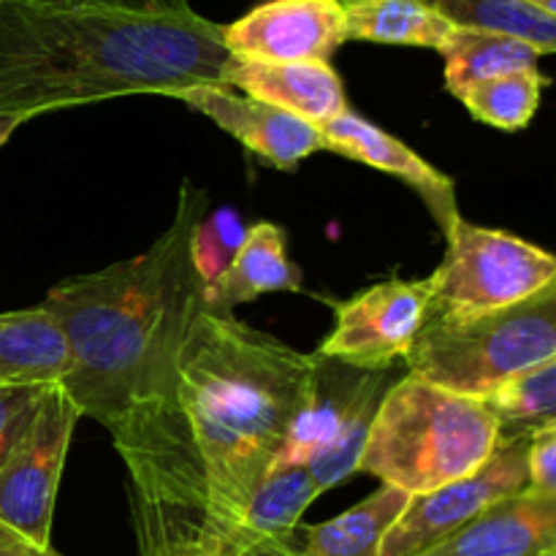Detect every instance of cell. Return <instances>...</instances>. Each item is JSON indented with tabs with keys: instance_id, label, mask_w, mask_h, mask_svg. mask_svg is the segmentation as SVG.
<instances>
[{
	"instance_id": "obj_22",
	"label": "cell",
	"mask_w": 556,
	"mask_h": 556,
	"mask_svg": "<svg viewBox=\"0 0 556 556\" xmlns=\"http://www.w3.org/2000/svg\"><path fill=\"white\" fill-rule=\"evenodd\" d=\"M391 383H394V380H391V369H386V372H362L356 396H353V405L351 410H348V416L342 418L340 429H337L334 438L307 462L309 476L315 478L320 492H329L331 486L348 481L353 472H358V459H362L364 445H367L375 413H378L380 400H383V394L389 391Z\"/></svg>"
},
{
	"instance_id": "obj_29",
	"label": "cell",
	"mask_w": 556,
	"mask_h": 556,
	"mask_svg": "<svg viewBox=\"0 0 556 556\" xmlns=\"http://www.w3.org/2000/svg\"><path fill=\"white\" fill-rule=\"evenodd\" d=\"M296 535L293 538H269V541H233L223 546L226 556H299L296 554Z\"/></svg>"
},
{
	"instance_id": "obj_18",
	"label": "cell",
	"mask_w": 556,
	"mask_h": 556,
	"mask_svg": "<svg viewBox=\"0 0 556 556\" xmlns=\"http://www.w3.org/2000/svg\"><path fill=\"white\" fill-rule=\"evenodd\" d=\"M410 494L394 486H380L345 514L304 527L296 543L299 556H378L380 543L405 510Z\"/></svg>"
},
{
	"instance_id": "obj_24",
	"label": "cell",
	"mask_w": 556,
	"mask_h": 556,
	"mask_svg": "<svg viewBox=\"0 0 556 556\" xmlns=\"http://www.w3.org/2000/svg\"><path fill=\"white\" fill-rule=\"evenodd\" d=\"M481 402L497 421L500 438H530L556 427V358L514 375Z\"/></svg>"
},
{
	"instance_id": "obj_20",
	"label": "cell",
	"mask_w": 556,
	"mask_h": 556,
	"mask_svg": "<svg viewBox=\"0 0 556 556\" xmlns=\"http://www.w3.org/2000/svg\"><path fill=\"white\" fill-rule=\"evenodd\" d=\"M348 41L443 49L454 33L427 0H340Z\"/></svg>"
},
{
	"instance_id": "obj_11",
	"label": "cell",
	"mask_w": 556,
	"mask_h": 556,
	"mask_svg": "<svg viewBox=\"0 0 556 556\" xmlns=\"http://www.w3.org/2000/svg\"><path fill=\"white\" fill-rule=\"evenodd\" d=\"M177 101L210 117L253 155L280 172H293L304 157L326 150L318 128L282 109L242 96L228 85H201L177 92Z\"/></svg>"
},
{
	"instance_id": "obj_30",
	"label": "cell",
	"mask_w": 556,
	"mask_h": 556,
	"mask_svg": "<svg viewBox=\"0 0 556 556\" xmlns=\"http://www.w3.org/2000/svg\"><path fill=\"white\" fill-rule=\"evenodd\" d=\"M0 556H63L52 546H36L27 538L16 535L14 530L0 525Z\"/></svg>"
},
{
	"instance_id": "obj_25",
	"label": "cell",
	"mask_w": 556,
	"mask_h": 556,
	"mask_svg": "<svg viewBox=\"0 0 556 556\" xmlns=\"http://www.w3.org/2000/svg\"><path fill=\"white\" fill-rule=\"evenodd\" d=\"M546 85L548 79L541 71L527 68L467 87L459 101L465 103L472 117L492 125V128L521 130L535 117L538 106H541V92Z\"/></svg>"
},
{
	"instance_id": "obj_5",
	"label": "cell",
	"mask_w": 556,
	"mask_h": 556,
	"mask_svg": "<svg viewBox=\"0 0 556 556\" xmlns=\"http://www.w3.org/2000/svg\"><path fill=\"white\" fill-rule=\"evenodd\" d=\"M556 358V282L497 309H440L407 351V372L470 400Z\"/></svg>"
},
{
	"instance_id": "obj_19",
	"label": "cell",
	"mask_w": 556,
	"mask_h": 556,
	"mask_svg": "<svg viewBox=\"0 0 556 556\" xmlns=\"http://www.w3.org/2000/svg\"><path fill=\"white\" fill-rule=\"evenodd\" d=\"M320 486L309 476L307 465H271L250 494L242 521L228 538L233 541H280L293 538L304 510L320 497ZM226 543V546H228Z\"/></svg>"
},
{
	"instance_id": "obj_12",
	"label": "cell",
	"mask_w": 556,
	"mask_h": 556,
	"mask_svg": "<svg viewBox=\"0 0 556 556\" xmlns=\"http://www.w3.org/2000/svg\"><path fill=\"white\" fill-rule=\"evenodd\" d=\"M318 134L329 152L391 174V177L402 179L407 188L416 190L438 220V226L443 228V233H448L462 220L459 206H456L454 179L445 177L432 163L424 161L416 150L402 144L400 139L386 134L369 119L358 117L348 109V112L331 117L329 123L318 125Z\"/></svg>"
},
{
	"instance_id": "obj_3",
	"label": "cell",
	"mask_w": 556,
	"mask_h": 556,
	"mask_svg": "<svg viewBox=\"0 0 556 556\" xmlns=\"http://www.w3.org/2000/svg\"><path fill=\"white\" fill-rule=\"evenodd\" d=\"M206 210L204 190L185 179L172 223L144 253L68 277L41 302L65 342L60 386L109 434L168 389L201 302L190 233Z\"/></svg>"
},
{
	"instance_id": "obj_7",
	"label": "cell",
	"mask_w": 556,
	"mask_h": 556,
	"mask_svg": "<svg viewBox=\"0 0 556 556\" xmlns=\"http://www.w3.org/2000/svg\"><path fill=\"white\" fill-rule=\"evenodd\" d=\"M79 418L63 386L49 383L36 416L0 467V525L36 546H52L54 505Z\"/></svg>"
},
{
	"instance_id": "obj_26",
	"label": "cell",
	"mask_w": 556,
	"mask_h": 556,
	"mask_svg": "<svg viewBox=\"0 0 556 556\" xmlns=\"http://www.w3.org/2000/svg\"><path fill=\"white\" fill-rule=\"evenodd\" d=\"M248 226L237 210H206L190 233V264L201 282V293L212 291L237 258Z\"/></svg>"
},
{
	"instance_id": "obj_28",
	"label": "cell",
	"mask_w": 556,
	"mask_h": 556,
	"mask_svg": "<svg viewBox=\"0 0 556 556\" xmlns=\"http://www.w3.org/2000/svg\"><path fill=\"white\" fill-rule=\"evenodd\" d=\"M527 481H530L532 492L556 497V427H546L530 434Z\"/></svg>"
},
{
	"instance_id": "obj_2",
	"label": "cell",
	"mask_w": 556,
	"mask_h": 556,
	"mask_svg": "<svg viewBox=\"0 0 556 556\" xmlns=\"http://www.w3.org/2000/svg\"><path fill=\"white\" fill-rule=\"evenodd\" d=\"M223 25L188 0H0V114L226 85Z\"/></svg>"
},
{
	"instance_id": "obj_8",
	"label": "cell",
	"mask_w": 556,
	"mask_h": 556,
	"mask_svg": "<svg viewBox=\"0 0 556 556\" xmlns=\"http://www.w3.org/2000/svg\"><path fill=\"white\" fill-rule=\"evenodd\" d=\"M527 445L530 438H500L494 454L476 472L407 500L402 516L380 543L378 556H418L429 552L492 503L527 492Z\"/></svg>"
},
{
	"instance_id": "obj_27",
	"label": "cell",
	"mask_w": 556,
	"mask_h": 556,
	"mask_svg": "<svg viewBox=\"0 0 556 556\" xmlns=\"http://www.w3.org/2000/svg\"><path fill=\"white\" fill-rule=\"evenodd\" d=\"M47 386H0V467L36 416Z\"/></svg>"
},
{
	"instance_id": "obj_10",
	"label": "cell",
	"mask_w": 556,
	"mask_h": 556,
	"mask_svg": "<svg viewBox=\"0 0 556 556\" xmlns=\"http://www.w3.org/2000/svg\"><path fill=\"white\" fill-rule=\"evenodd\" d=\"M345 41L340 0H269L223 25L228 54L261 63H329Z\"/></svg>"
},
{
	"instance_id": "obj_32",
	"label": "cell",
	"mask_w": 556,
	"mask_h": 556,
	"mask_svg": "<svg viewBox=\"0 0 556 556\" xmlns=\"http://www.w3.org/2000/svg\"><path fill=\"white\" fill-rule=\"evenodd\" d=\"M25 123L27 117H22V114H0V147H3L5 141L14 136V130Z\"/></svg>"
},
{
	"instance_id": "obj_31",
	"label": "cell",
	"mask_w": 556,
	"mask_h": 556,
	"mask_svg": "<svg viewBox=\"0 0 556 556\" xmlns=\"http://www.w3.org/2000/svg\"><path fill=\"white\" fill-rule=\"evenodd\" d=\"M147 556H226V552H223V546H217V543H193V546L166 548V552H155Z\"/></svg>"
},
{
	"instance_id": "obj_6",
	"label": "cell",
	"mask_w": 556,
	"mask_h": 556,
	"mask_svg": "<svg viewBox=\"0 0 556 556\" xmlns=\"http://www.w3.org/2000/svg\"><path fill=\"white\" fill-rule=\"evenodd\" d=\"M445 239L443 264L427 277L432 313L508 307L556 282L554 255L508 231L472 226L462 217Z\"/></svg>"
},
{
	"instance_id": "obj_9",
	"label": "cell",
	"mask_w": 556,
	"mask_h": 556,
	"mask_svg": "<svg viewBox=\"0 0 556 556\" xmlns=\"http://www.w3.org/2000/svg\"><path fill=\"white\" fill-rule=\"evenodd\" d=\"M432 315L427 280H386L337 307L334 329L318 356L358 372H386L405 362L418 331Z\"/></svg>"
},
{
	"instance_id": "obj_1",
	"label": "cell",
	"mask_w": 556,
	"mask_h": 556,
	"mask_svg": "<svg viewBox=\"0 0 556 556\" xmlns=\"http://www.w3.org/2000/svg\"><path fill=\"white\" fill-rule=\"evenodd\" d=\"M318 358L199 302L168 389L112 432L139 556L226 546L307 402Z\"/></svg>"
},
{
	"instance_id": "obj_16",
	"label": "cell",
	"mask_w": 556,
	"mask_h": 556,
	"mask_svg": "<svg viewBox=\"0 0 556 556\" xmlns=\"http://www.w3.org/2000/svg\"><path fill=\"white\" fill-rule=\"evenodd\" d=\"M315 358H318V369H315L313 391L288 427L275 465H307L334 438L342 418L348 416L353 405L362 372L318 356V353H315Z\"/></svg>"
},
{
	"instance_id": "obj_15",
	"label": "cell",
	"mask_w": 556,
	"mask_h": 556,
	"mask_svg": "<svg viewBox=\"0 0 556 556\" xmlns=\"http://www.w3.org/2000/svg\"><path fill=\"white\" fill-rule=\"evenodd\" d=\"M280 291H302V271L288 258L286 231L264 220L248 228L233 264L212 291L201 293V302L233 313L239 304Z\"/></svg>"
},
{
	"instance_id": "obj_4",
	"label": "cell",
	"mask_w": 556,
	"mask_h": 556,
	"mask_svg": "<svg viewBox=\"0 0 556 556\" xmlns=\"http://www.w3.org/2000/svg\"><path fill=\"white\" fill-rule=\"evenodd\" d=\"M497 445L500 427L481 400L407 372L380 400L358 472L416 497L476 472Z\"/></svg>"
},
{
	"instance_id": "obj_21",
	"label": "cell",
	"mask_w": 556,
	"mask_h": 556,
	"mask_svg": "<svg viewBox=\"0 0 556 556\" xmlns=\"http://www.w3.org/2000/svg\"><path fill=\"white\" fill-rule=\"evenodd\" d=\"M440 54L445 60V87L456 98L467 87L481 85V81L538 68V60L543 58L535 47L519 41V38L500 36V33L459 30V27H454Z\"/></svg>"
},
{
	"instance_id": "obj_33",
	"label": "cell",
	"mask_w": 556,
	"mask_h": 556,
	"mask_svg": "<svg viewBox=\"0 0 556 556\" xmlns=\"http://www.w3.org/2000/svg\"><path fill=\"white\" fill-rule=\"evenodd\" d=\"M525 3L535 5V9H541V11H543V14L556 16V0H525Z\"/></svg>"
},
{
	"instance_id": "obj_23",
	"label": "cell",
	"mask_w": 556,
	"mask_h": 556,
	"mask_svg": "<svg viewBox=\"0 0 556 556\" xmlns=\"http://www.w3.org/2000/svg\"><path fill=\"white\" fill-rule=\"evenodd\" d=\"M427 3L459 30L519 38L541 54H552L556 49V16L543 14L525 0H427Z\"/></svg>"
},
{
	"instance_id": "obj_17",
	"label": "cell",
	"mask_w": 556,
	"mask_h": 556,
	"mask_svg": "<svg viewBox=\"0 0 556 556\" xmlns=\"http://www.w3.org/2000/svg\"><path fill=\"white\" fill-rule=\"evenodd\" d=\"M63 372V334L41 304L0 313V386L60 383Z\"/></svg>"
},
{
	"instance_id": "obj_14",
	"label": "cell",
	"mask_w": 556,
	"mask_h": 556,
	"mask_svg": "<svg viewBox=\"0 0 556 556\" xmlns=\"http://www.w3.org/2000/svg\"><path fill=\"white\" fill-rule=\"evenodd\" d=\"M223 81L242 90V96L282 109L315 128L348 112L345 85L329 63H261L231 58Z\"/></svg>"
},
{
	"instance_id": "obj_13",
	"label": "cell",
	"mask_w": 556,
	"mask_h": 556,
	"mask_svg": "<svg viewBox=\"0 0 556 556\" xmlns=\"http://www.w3.org/2000/svg\"><path fill=\"white\" fill-rule=\"evenodd\" d=\"M418 556H556V497L527 489L497 500Z\"/></svg>"
}]
</instances>
